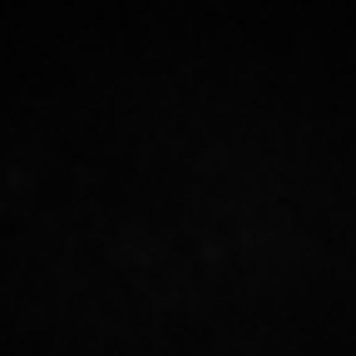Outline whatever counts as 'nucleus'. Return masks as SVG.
Segmentation results:
<instances>
[]
</instances>
